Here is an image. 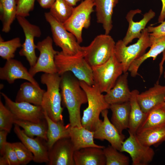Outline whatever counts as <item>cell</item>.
I'll return each mask as SVG.
<instances>
[{
    "label": "cell",
    "mask_w": 165,
    "mask_h": 165,
    "mask_svg": "<svg viewBox=\"0 0 165 165\" xmlns=\"http://www.w3.org/2000/svg\"><path fill=\"white\" fill-rule=\"evenodd\" d=\"M61 76L62 102L68 110L69 123L72 127H82L80 108L82 105L87 102L86 93L76 77L70 75L68 72Z\"/></svg>",
    "instance_id": "cell-1"
},
{
    "label": "cell",
    "mask_w": 165,
    "mask_h": 165,
    "mask_svg": "<svg viewBox=\"0 0 165 165\" xmlns=\"http://www.w3.org/2000/svg\"><path fill=\"white\" fill-rule=\"evenodd\" d=\"M79 82L86 93L88 104L83 111L81 124L82 127L94 132L102 121L100 119V114L103 110L109 108L110 105L106 101L104 95L97 85L94 84L90 86L83 81Z\"/></svg>",
    "instance_id": "cell-2"
},
{
    "label": "cell",
    "mask_w": 165,
    "mask_h": 165,
    "mask_svg": "<svg viewBox=\"0 0 165 165\" xmlns=\"http://www.w3.org/2000/svg\"><path fill=\"white\" fill-rule=\"evenodd\" d=\"M40 81L47 87L41 105L44 111L53 121H64L60 89L61 76L57 73H44L41 76Z\"/></svg>",
    "instance_id": "cell-3"
},
{
    "label": "cell",
    "mask_w": 165,
    "mask_h": 165,
    "mask_svg": "<svg viewBox=\"0 0 165 165\" xmlns=\"http://www.w3.org/2000/svg\"><path fill=\"white\" fill-rule=\"evenodd\" d=\"M57 73L61 75L70 72L79 81L84 82L90 86L94 83L91 67L84 58L83 51L75 55L64 54L57 51L55 57Z\"/></svg>",
    "instance_id": "cell-4"
},
{
    "label": "cell",
    "mask_w": 165,
    "mask_h": 165,
    "mask_svg": "<svg viewBox=\"0 0 165 165\" xmlns=\"http://www.w3.org/2000/svg\"><path fill=\"white\" fill-rule=\"evenodd\" d=\"M152 44L147 28L142 31L140 37L134 44L128 46L122 40L116 43L114 54L118 61L122 64L123 73L127 72L132 63L145 53L146 49Z\"/></svg>",
    "instance_id": "cell-5"
},
{
    "label": "cell",
    "mask_w": 165,
    "mask_h": 165,
    "mask_svg": "<svg viewBox=\"0 0 165 165\" xmlns=\"http://www.w3.org/2000/svg\"><path fill=\"white\" fill-rule=\"evenodd\" d=\"M91 68L94 84L97 86L102 93L108 92L123 73V65L118 61L114 53L105 63Z\"/></svg>",
    "instance_id": "cell-6"
},
{
    "label": "cell",
    "mask_w": 165,
    "mask_h": 165,
    "mask_svg": "<svg viewBox=\"0 0 165 165\" xmlns=\"http://www.w3.org/2000/svg\"><path fill=\"white\" fill-rule=\"evenodd\" d=\"M115 44L112 38L109 35H99L89 45L82 46L84 58L91 67L101 64L114 53Z\"/></svg>",
    "instance_id": "cell-7"
},
{
    "label": "cell",
    "mask_w": 165,
    "mask_h": 165,
    "mask_svg": "<svg viewBox=\"0 0 165 165\" xmlns=\"http://www.w3.org/2000/svg\"><path fill=\"white\" fill-rule=\"evenodd\" d=\"M44 16L50 26L53 41L61 48L64 54L75 55L82 51V46L75 36L65 29L63 23L55 19L49 12L45 13Z\"/></svg>",
    "instance_id": "cell-8"
},
{
    "label": "cell",
    "mask_w": 165,
    "mask_h": 165,
    "mask_svg": "<svg viewBox=\"0 0 165 165\" xmlns=\"http://www.w3.org/2000/svg\"><path fill=\"white\" fill-rule=\"evenodd\" d=\"M94 0H84L74 7L70 18L63 23L65 29L73 34L78 42L83 41L82 31L83 28H87L90 25L91 15L94 11Z\"/></svg>",
    "instance_id": "cell-9"
},
{
    "label": "cell",
    "mask_w": 165,
    "mask_h": 165,
    "mask_svg": "<svg viewBox=\"0 0 165 165\" xmlns=\"http://www.w3.org/2000/svg\"><path fill=\"white\" fill-rule=\"evenodd\" d=\"M53 41L51 37L47 36L37 43L36 49L39 51V55L35 65L30 67L28 71L33 76L40 72L50 74L57 73L55 57L57 51L53 48Z\"/></svg>",
    "instance_id": "cell-10"
},
{
    "label": "cell",
    "mask_w": 165,
    "mask_h": 165,
    "mask_svg": "<svg viewBox=\"0 0 165 165\" xmlns=\"http://www.w3.org/2000/svg\"><path fill=\"white\" fill-rule=\"evenodd\" d=\"M16 18L23 29L25 37L19 54L20 56L25 57L30 67H32L35 65L38 58L35 53L36 45L34 43V38L40 37L41 30L38 26L31 23L25 17L16 16Z\"/></svg>",
    "instance_id": "cell-11"
},
{
    "label": "cell",
    "mask_w": 165,
    "mask_h": 165,
    "mask_svg": "<svg viewBox=\"0 0 165 165\" xmlns=\"http://www.w3.org/2000/svg\"><path fill=\"white\" fill-rule=\"evenodd\" d=\"M1 94L4 99L6 106L13 113L15 119L38 123L45 119L41 106L26 102H14L4 93Z\"/></svg>",
    "instance_id": "cell-12"
},
{
    "label": "cell",
    "mask_w": 165,
    "mask_h": 165,
    "mask_svg": "<svg viewBox=\"0 0 165 165\" xmlns=\"http://www.w3.org/2000/svg\"><path fill=\"white\" fill-rule=\"evenodd\" d=\"M129 136L122 143L121 152H127L130 155L133 165H147L152 160L155 152L150 147L141 144L136 134L129 133Z\"/></svg>",
    "instance_id": "cell-13"
},
{
    "label": "cell",
    "mask_w": 165,
    "mask_h": 165,
    "mask_svg": "<svg viewBox=\"0 0 165 165\" xmlns=\"http://www.w3.org/2000/svg\"><path fill=\"white\" fill-rule=\"evenodd\" d=\"M75 150L70 138H61L49 149V165H75Z\"/></svg>",
    "instance_id": "cell-14"
},
{
    "label": "cell",
    "mask_w": 165,
    "mask_h": 165,
    "mask_svg": "<svg viewBox=\"0 0 165 165\" xmlns=\"http://www.w3.org/2000/svg\"><path fill=\"white\" fill-rule=\"evenodd\" d=\"M14 131L17 137L26 147L32 153L33 161L39 163L49 161V148L46 141L37 137L35 138L27 136L18 125L14 124Z\"/></svg>",
    "instance_id": "cell-15"
},
{
    "label": "cell",
    "mask_w": 165,
    "mask_h": 165,
    "mask_svg": "<svg viewBox=\"0 0 165 165\" xmlns=\"http://www.w3.org/2000/svg\"><path fill=\"white\" fill-rule=\"evenodd\" d=\"M108 113V109L101 112V114L103 118V120L94 131V138L101 141L107 140L111 145L121 152L125 136L123 134H120L110 121Z\"/></svg>",
    "instance_id": "cell-16"
},
{
    "label": "cell",
    "mask_w": 165,
    "mask_h": 165,
    "mask_svg": "<svg viewBox=\"0 0 165 165\" xmlns=\"http://www.w3.org/2000/svg\"><path fill=\"white\" fill-rule=\"evenodd\" d=\"M0 79L9 83H13L18 79L27 80L39 86L37 82L21 62L13 59L6 60L4 66L0 68Z\"/></svg>",
    "instance_id": "cell-17"
},
{
    "label": "cell",
    "mask_w": 165,
    "mask_h": 165,
    "mask_svg": "<svg viewBox=\"0 0 165 165\" xmlns=\"http://www.w3.org/2000/svg\"><path fill=\"white\" fill-rule=\"evenodd\" d=\"M141 11L139 9L130 10L127 14L126 18L129 24L126 35L122 40L124 44L127 46L136 38H139L142 31L145 28L148 23L155 16V13L152 9L146 13L142 19L139 21L135 22L133 20L136 14L141 13Z\"/></svg>",
    "instance_id": "cell-18"
},
{
    "label": "cell",
    "mask_w": 165,
    "mask_h": 165,
    "mask_svg": "<svg viewBox=\"0 0 165 165\" xmlns=\"http://www.w3.org/2000/svg\"><path fill=\"white\" fill-rule=\"evenodd\" d=\"M165 86L158 82L137 96L138 102L142 111L147 113L157 106L165 102Z\"/></svg>",
    "instance_id": "cell-19"
},
{
    "label": "cell",
    "mask_w": 165,
    "mask_h": 165,
    "mask_svg": "<svg viewBox=\"0 0 165 165\" xmlns=\"http://www.w3.org/2000/svg\"><path fill=\"white\" fill-rule=\"evenodd\" d=\"M128 73H123L118 79L113 87L104 95L107 103L111 105L129 101L131 95L128 82Z\"/></svg>",
    "instance_id": "cell-20"
},
{
    "label": "cell",
    "mask_w": 165,
    "mask_h": 165,
    "mask_svg": "<svg viewBox=\"0 0 165 165\" xmlns=\"http://www.w3.org/2000/svg\"><path fill=\"white\" fill-rule=\"evenodd\" d=\"M119 0H94L97 22L101 24L105 34L109 35L113 28V9Z\"/></svg>",
    "instance_id": "cell-21"
},
{
    "label": "cell",
    "mask_w": 165,
    "mask_h": 165,
    "mask_svg": "<svg viewBox=\"0 0 165 165\" xmlns=\"http://www.w3.org/2000/svg\"><path fill=\"white\" fill-rule=\"evenodd\" d=\"M75 165H105L106 158L103 148L95 147L82 148L74 154Z\"/></svg>",
    "instance_id": "cell-22"
},
{
    "label": "cell",
    "mask_w": 165,
    "mask_h": 165,
    "mask_svg": "<svg viewBox=\"0 0 165 165\" xmlns=\"http://www.w3.org/2000/svg\"><path fill=\"white\" fill-rule=\"evenodd\" d=\"M152 44L150 50L141 56L134 60L129 67V71L131 76L135 77L141 64L147 59L152 57L153 60L165 50V36L155 37L150 35Z\"/></svg>",
    "instance_id": "cell-23"
},
{
    "label": "cell",
    "mask_w": 165,
    "mask_h": 165,
    "mask_svg": "<svg viewBox=\"0 0 165 165\" xmlns=\"http://www.w3.org/2000/svg\"><path fill=\"white\" fill-rule=\"evenodd\" d=\"M44 118L47 124V144L49 150L59 140L70 138L71 126L69 123L64 125V121L55 122L52 120L44 111Z\"/></svg>",
    "instance_id": "cell-24"
},
{
    "label": "cell",
    "mask_w": 165,
    "mask_h": 165,
    "mask_svg": "<svg viewBox=\"0 0 165 165\" xmlns=\"http://www.w3.org/2000/svg\"><path fill=\"white\" fill-rule=\"evenodd\" d=\"M46 91L29 82L22 83L16 94L15 101L26 102L36 105L41 106Z\"/></svg>",
    "instance_id": "cell-25"
},
{
    "label": "cell",
    "mask_w": 165,
    "mask_h": 165,
    "mask_svg": "<svg viewBox=\"0 0 165 165\" xmlns=\"http://www.w3.org/2000/svg\"><path fill=\"white\" fill-rule=\"evenodd\" d=\"M109 108L112 112L111 122L120 134L128 128L130 105V101L111 105Z\"/></svg>",
    "instance_id": "cell-26"
},
{
    "label": "cell",
    "mask_w": 165,
    "mask_h": 165,
    "mask_svg": "<svg viewBox=\"0 0 165 165\" xmlns=\"http://www.w3.org/2000/svg\"><path fill=\"white\" fill-rule=\"evenodd\" d=\"M70 138L75 151L87 147H95L103 148L105 147L95 144L94 140V132L82 127H71Z\"/></svg>",
    "instance_id": "cell-27"
},
{
    "label": "cell",
    "mask_w": 165,
    "mask_h": 165,
    "mask_svg": "<svg viewBox=\"0 0 165 165\" xmlns=\"http://www.w3.org/2000/svg\"><path fill=\"white\" fill-rule=\"evenodd\" d=\"M139 93L138 90H132L129 101L130 110L128 132L133 134H136L146 115L141 109L138 101L137 96Z\"/></svg>",
    "instance_id": "cell-28"
},
{
    "label": "cell",
    "mask_w": 165,
    "mask_h": 165,
    "mask_svg": "<svg viewBox=\"0 0 165 165\" xmlns=\"http://www.w3.org/2000/svg\"><path fill=\"white\" fill-rule=\"evenodd\" d=\"M165 126L164 102L155 107L146 113L145 117L137 133L149 128Z\"/></svg>",
    "instance_id": "cell-29"
},
{
    "label": "cell",
    "mask_w": 165,
    "mask_h": 165,
    "mask_svg": "<svg viewBox=\"0 0 165 165\" xmlns=\"http://www.w3.org/2000/svg\"><path fill=\"white\" fill-rule=\"evenodd\" d=\"M0 18L2 24V31L7 33L17 16L16 0H0Z\"/></svg>",
    "instance_id": "cell-30"
},
{
    "label": "cell",
    "mask_w": 165,
    "mask_h": 165,
    "mask_svg": "<svg viewBox=\"0 0 165 165\" xmlns=\"http://www.w3.org/2000/svg\"><path fill=\"white\" fill-rule=\"evenodd\" d=\"M14 124L21 127L28 136L33 138L35 136L47 140V124L45 118L38 123L15 119Z\"/></svg>",
    "instance_id": "cell-31"
},
{
    "label": "cell",
    "mask_w": 165,
    "mask_h": 165,
    "mask_svg": "<svg viewBox=\"0 0 165 165\" xmlns=\"http://www.w3.org/2000/svg\"><path fill=\"white\" fill-rule=\"evenodd\" d=\"M136 137L142 145L150 147L165 141V126L149 128L138 132Z\"/></svg>",
    "instance_id": "cell-32"
},
{
    "label": "cell",
    "mask_w": 165,
    "mask_h": 165,
    "mask_svg": "<svg viewBox=\"0 0 165 165\" xmlns=\"http://www.w3.org/2000/svg\"><path fill=\"white\" fill-rule=\"evenodd\" d=\"M74 8L65 0H56L50 8L49 12L57 21L64 23L71 16Z\"/></svg>",
    "instance_id": "cell-33"
},
{
    "label": "cell",
    "mask_w": 165,
    "mask_h": 165,
    "mask_svg": "<svg viewBox=\"0 0 165 165\" xmlns=\"http://www.w3.org/2000/svg\"><path fill=\"white\" fill-rule=\"evenodd\" d=\"M103 151L106 158V165H129V158L112 145L105 147Z\"/></svg>",
    "instance_id": "cell-34"
},
{
    "label": "cell",
    "mask_w": 165,
    "mask_h": 165,
    "mask_svg": "<svg viewBox=\"0 0 165 165\" xmlns=\"http://www.w3.org/2000/svg\"><path fill=\"white\" fill-rule=\"evenodd\" d=\"M22 45L20 39L19 37L4 41L0 36V57L6 60L13 59L16 51L18 48L22 46Z\"/></svg>",
    "instance_id": "cell-35"
},
{
    "label": "cell",
    "mask_w": 165,
    "mask_h": 165,
    "mask_svg": "<svg viewBox=\"0 0 165 165\" xmlns=\"http://www.w3.org/2000/svg\"><path fill=\"white\" fill-rule=\"evenodd\" d=\"M15 119L12 112L0 100V130L10 132Z\"/></svg>",
    "instance_id": "cell-36"
},
{
    "label": "cell",
    "mask_w": 165,
    "mask_h": 165,
    "mask_svg": "<svg viewBox=\"0 0 165 165\" xmlns=\"http://www.w3.org/2000/svg\"><path fill=\"white\" fill-rule=\"evenodd\" d=\"M11 144L16 153L20 165H26L33 160L32 153L21 142Z\"/></svg>",
    "instance_id": "cell-37"
},
{
    "label": "cell",
    "mask_w": 165,
    "mask_h": 165,
    "mask_svg": "<svg viewBox=\"0 0 165 165\" xmlns=\"http://www.w3.org/2000/svg\"><path fill=\"white\" fill-rule=\"evenodd\" d=\"M16 153L11 143L7 142L3 155L0 156V165H19Z\"/></svg>",
    "instance_id": "cell-38"
},
{
    "label": "cell",
    "mask_w": 165,
    "mask_h": 165,
    "mask_svg": "<svg viewBox=\"0 0 165 165\" xmlns=\"http://www.w3.org/2000/svg\"><path fill=\"white\" fill-rule=\"evenodd\" d=\"M35 0H16L17 16L26 17L34 8Z\"/></svg>",
    "instance_id": "cell-39"
},
{
    "label": "cell",
    "mask_w": 165,
    "mask_h": 165,
    "mask_svg": "<svg viewBox=\"0 0 165 165\" xmlns=\"http://www.w3.org/2000/svg\"><path fill=\"white\" fill-rule=\"evenodd\" d=\"M150 35L159 37L165 36V21L158 26H148L147 28Z\"/></svg>",
    "instance_id": "cell-40"
},
{
    "label": "cell",
    "mask_w": 165,
    "mask_h": 165,
    "mask_svg": "<svg viewBox=\"0 0 165 165\" xmlns=\"http://www.w3.org/2000/svg\"><path fill=\"white\" fill-rule=\"evenodd\" d=\"M9 133L4 130H0V154L1 156H2L5 152L6 146L7 142V136Z\"/></svg>",
    "instance_id": "cell-41"
},
{
    "label": "cell",
    "mask_w": 165,
    "mask_h": 165,
    "mask_svg": "<svg viewBox=\"0 0 165 165\" xmlns=\"http://www.w3.org/2000/svg\"><path fill=\"white\" fill-rule=\"evenodd\" d=\"M42 8L50 9L56 0H36Z\"/></svg>",
    "instance_id": "cell-42"
},
{
    "label": "cell",
    "mask_w": 165,
    "mask_h": 165,
    "mask_svg": "<svg viewBox=\"0 0 165 165\" xmlns=\"http://www.w3.org/2000/svg\"><path fill=\"white\" fill-rule=\"evenodd\" d=\"M162 3V7L160 14L158 18V22L161 23L165 19V0H161Z\"/></svg>",
    "instance_id": "cell-43"
},
{
    "label": "cell",
    "mask_w": 165,
    "mask_h": 165,
    "mask_svg": "<svg viewBox=\"0 0 165 165\" xmlns=\"http://www.w3.org/2000/svg\"><path fill=\"white\" fill-rule=\"evenodd\" d=\"M163 57L162 59L161 60L159 64V72H160V75H159V78L161 76L162 74L163 70V64L164 63V62L165 61V50L163 51Z\"/></svg>",
    "instance_id": "cell-44"
},
{
    "label": "cell",
    "mask_w": 165,
    "mask_h": 165,
    "mask_svg": "<svg viewBox=\"0 0 165 165\" xmlns=\"http://www.w3.org/2000/svg\"><path fill=\"white\" fill-rule=\"evenodd\" d=\"M71 6L74 7L81 0H65Z\"/></svg>",
    "instance_id": "cell-45"
},
{
    "label": "cell",
    "mask_w": 165,
    "mask_h": 165,
    "mask_svg": "<svg viewBox=\"0 0 165 165\" xmlns=\"http://www.w3.org/2000/svg\"><path fill=\"white\" fill-rule=\"evenodd\" d=\"M164 78L165 79V71L164 72Z\"/></svg>",
    "instance_id": "cell-46"
},
{
    "label": "cell",
    "mask_w": 165,
    "mask_h": 165,
    "mask_svg": "<svg viewBox=\"0 0 165 165\" xmlns=\"http://www.w3.org/2000/svg\"><path fill=\"white\" fill-rule=\"evenodd\" d=\"M164 102H165V97L164 98Z\"/></svg>",
    "instance_id": "cell-47"
}]
</instances>
